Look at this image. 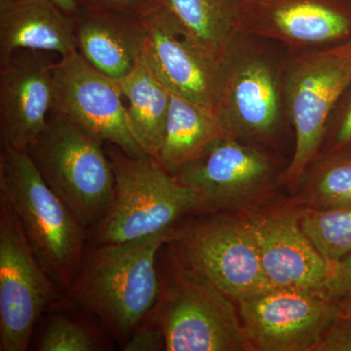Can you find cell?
I'll return each instance as SVG.
<instances>
[{
    "instance_id": "obj_1",
    "label": "cell",
    "mask_w": 351,
    "mask_h": 351,
    "mask_svg": "<svg viewBox=\"0 0 351 351\" xmlns=\"http://www.w3.org/2000/svg\"><path fill=\"white\" fill-rule=\"evenodd\" d=\"M170 230L124 243L87 245L64 299L98 321L121 348L157 301V258Z\"/></svg>"
},
{
    "instance_id": "obj_2",
    "label": "cell",
    "mask_w": 351,
    "mask_h": 351,
    "mask_svg": "<svg viewBox=\"0 0 351 351\" xmlns=\"http://www.w3.org/2000/svg\"><path fill=\"white\" fill-rule=\"evenodd\" d=\"M0 193L43 269L64 293L82 265L88 230L43 181L27 151L1 147Z\"/></svg>"
},
{
    "instance_id": "obj_3",
    "label": "cell",
    "mask_w": 351,
    "mask_h": 351,
    "mask_svg": "<svg viewBox=\"0 0 351 351\" xmlns=\"http://www.w3.org/2000/svg\"><path fill=\"white\" fill-rule=\"evenodd\" d=\"M267 40L240 32L219 58L221 77L216 117L226 136L269 147L287 119L284 61Z\"/></svg>"
},
{
    "instance_id": "obj_4",
    "label": "cell",
    "mask_w": 351,
    "mask_h": 351,
    "mask_svg": "<svg viewBox=\"0 0 351 351\" xmlns=\"http://www.w3.org/2000/svg\"><path fill=\"white\" fill-rule=\"evenodd\" d=\"M115 177L107 213L88 230V245L124 243L167 232L199 215L195 193L180 184L151 156H131L106 143Z\"/></svg>"
},
{
    "instance_id": "obj_5",
    "label": "cell",
    "mask_w": 351,
    "mask_h": 351,
    "mask_svg": "<svg viewBox=\"0 0 351 351\" xmlns=\"http://www.w3.org/2000/svg\"><path fill=\"white\" fill-rule=\"evenodd\" d=\"M157 269L159 293L152 313L165 351H253L237 304L186 269L166 244Z\"/></svg>"
},
{
    "instance_id": "obj_6",
    "label": "cell",
    "mask_w": 351,
    "mask_h": 351,
    "mask_svg": "<svg viewBox=\"0 0 351 351\" xmlns=\"http://www.w3.org/2000/svg\"><path fill=\"white\" fill-rule=\"evenodd\" d=\"M284 103L295 133L292 159L282 176L289 195L319 154L330 115L351 85V39L314 49L288 51Z\"/></svg>"
},
{
    "instance_id": "obj_7",
    "label": "cell",
    "mask_w": 351,
    "mask_h": 351,
    "mask_svg": "<svg viewBox=\"0 0 351 351\" xmlns=\"http://www.w3.org/2000/svg\"><path fill=\"white\" fill-rule=\"evenodd\" d=\"M105 142L50 113L47 125L27 152L55 195L89 230L110 206L115 177Z\"/></svg>"
},
{
    "instance_id": "obj_8",
    "label": "cell",
    "mask_w": 351,
    "mask_h": 351,
    "mask_svg": "<svg viewBox=\"0 0 351 351\" xmlns=\"http://www.w3.org/2000/svg\"><path fill=\"white\" fill-rule=\"evenodd\" d=\"M166 246L186 269L237 304L274 289L242 214L195 215L171 228Z\"/></svg>"
},
{
    "instance_id": "obj_9",
    "label": "cell",
    "mask_w": 351,
    "mask_h": 351,
    "mask_svg": "<svg viewBox=\"0 0 351 351\" xmlns=\"http://www.w3.org/2000/svg\"><path fill=\"white\" fill-rule=\"evenodd\" d=\"M285 168L265 147L223 135L171 175L195 193L199 215L239 214L280 195Z\"/></svg>"
},
{
    "instance_id": "obj_10",
    "label": "cell",
    "mask_w": 351,
    "mask_h": 351,
    "mask_svg": "<svg viewBox=\"0 0 351 351\" xmlns=\"http://www.w3.org/2000/svg\"><path fill=\"white\" fill-rule=\"evenodd\" d=\"M63 293L51 280L13 208L0 193V351H25L46 309Z\"/></svg>"
},
{
    "instance_id": "obj_11",
    "label": "cell",
    "mask_w": 351,
    "mask_h": 351,
    "mask_svg": "<svg viewBox=\"0 0 351 351\" xmlns=\"http://www.w3.org/2000/svg\"><path fill=\"white\" fill-rule=\"evenodd\" d=\"M304 210L292 195H278L240 214L250 226L263 274L272 287L326 295L332 265L304 232Z\"/></svg>"
},
{
    "instance_id": "obj_12",
    "label": "cell",
    "mask_w": 351,
    "mask_h": 351,
    "mask_svg": "<svg viewBox=\"0 0 351 351\" xmlns=\"http://www.w3.org/2000/svg\"><path fill=\"white\" fill-rule=\"evenodd\" d=\"M145 32V56L170 93L216 115L219 59L182 24L167 0L140 16Z\"/></svg>"
},
{
    "instance_id": "obj_13",
    "label": "cell",
    "mask_w": 351,
    "mask_h": 351,
    "mask_svg": "<svg viewBox=\"0 0 351 351\" xmlns=\"http://www.w3.org/2000/svg\"><path fill=\"white\" fill-rule=\"evenodd\" d=\"M50 113L89 132L131 156H145L132 133L127 107L117 82L95 69L78 51L53 66Z\"/></svg>"
},
{
    "instance_id": "obj_14",
    "label": "cell",
    "mask_w": 351,
    "mask_h": 351,
    "mask_svg": "<svg viewBox=\"0 0 351 351\" xmlns=\"http://www.w3.org/2000/svg\"><path fill=\"white\" fill-rule=\"evenodd\" d=\"M253 351H313L339 313L326 295L270 289L237 304Z\"/></svg>"
},
{
    "instance_id": "obj_15",
    "label": "cell",
    "mask_w": 351,
    "mask_h": 351,
    "mask_svg": "<svg viewBox=\"0 0 351 351\" xmlns=\"http://www.w3.org/2000/svg\"><path fill=\"white\" fill-rule=\"evenodd\" d=\"M240 32L283 44L288 51L336 45L351 39V2L244 0Z\"/></svg>"
},
{
    "instance_id": "obj_16",
    "label": "cell",
    "mask_w": 351,
    "mask_h": 351,
    "mask_svg": "<svg viewBox=\"0 0 351 351\" xmlns=\"http://www.w3.org/2000/svg\"><path fill=\"white\" fill-rule=\"evenodd\" d=\"M54 64L43 51L19 50L0 64L1 147L27 151L45 129L54 96Z\"/></svg>"
},
{
    "instance_id": "obj_17",
    "label": "cell",
    "mask_w": 351,
    "mask_h": 351,
    "mask_svg": "<svg viewBox=\"0 0 351 351\" xmlns=\"http://www.w3.org/2000/svg\"><path fill=\"white\" fill-rule=\"evenodd\" d=\"M75 19L78 52L95 69L114 80L133 71L145 52L140 16L80 7Z\"/></svg>"
},
{
    "instance_id": "obj_18",
    "label": "cell",
    "mask_w": 351,
    "mask_h": 351,
    "mask_svg": "<svg viewBox=\"0 0 351 351\" xmlns=\"http://www.w3.org/2000/svg\"><path fill=\"white\" fill-rule=\"evenodd\" d=\"M19 50L73 54L78 51L75 17L50 0H0V64Z\"/></svg>"
},
{
    "instance_id": "obj_19",
    "label": "cell",
    "mask_w": 351,
    "mask_h": 351,
    "mask_svg": "<svg viewBox=\"0 0 351 351\" xmlns=\"http://www.w3.org/2000/svg\"><path fill=\"white\" fill-rule=\"evenodd\" d=\"M128 101L132 133L145 154L156 158L162 145L171 95L143 54L129 75L115 80Z\"/></svg>"
},
{
    "instance_id": "obj_20",
    "label": "cell",
    "mask_w": 351,
    "mask_h": 351,
    "mask_svg": "<svg viewBox=\"0 0 351 351\" xmlns=\"http://www.w3.org/2000/svg\"><path fill=\"white\" fill-rule=\"evenodd\" d=\"M170 95L165 134L156 159L164 169L174 174L225 134L213 113L179 95Z\"/></svg>"
},
{
    "instance_id": "obj_21",
    "label": "cell",
    "mask_w": 351,
    "mask_h": 351,
    "mask_svg": "<svg viewBox=\"0 0 351 351\" xmlns=\"http://www.w3.org/2000/svg\"><path fill=\"white\" fill-rule=\"evenodd\" d=\"M182 24L217 58L240 32L244 0H167Z\"/></svg>"
},
{
    "instance_id": "obj_22",
    "label": "cell",
    "mask_w": 351,
    "mask_h": 351,
    "mask_svg": "<svg viewBox=\"0 0 351 351\" xmlns=\"http://www.w3.org/2000/svg\"><path fill=\"white\" fill-rule=\"evenodd\" d=\"M110 335L89 314L60 298L36 339L39 351H101L112 350Z\"/></svg>"
},
{
    "instance_id": "obj_23",
    "label": "cell",
    "mask_w": 351,
    "mask_h": 351,
    "mask_svg": "<svg viewBox=\"0 0 351 351\" xmlns=\"http://www.w3.org/2000/svg\"><path fill=\"white\" fill-rule=\"evenodd\" d=\"M290 195L307 209L351 204V154L316 157Z\"/></svg>"
},
{
    "instance_id": "obj_24",
    "label": "cell",
    "mask_w": 351,
    "mask_h": 351,
    "mask_svg": "<svg viewBox=\"0 0 351 351\" xmlns=\"http://www.w3.org/2000/svg\"><path fill=\"white\" fill-rule=\"evenodd\" d=\"M302 226L330 265L351 253V204L329 209L304 208Z\"/></svg>"
},
{
    "instance_id": "obj_25",
    "label": "cell",
    "mask_w": 351,
    "mask_h": 351,
    "mask_svg": "<svg viewBox=\"0 0 351 351\" xmlns=\"http://www.w3.org/2000/svg\"><path fill=\"white\" fill-rule=\"evenodd\" d=\"M351 154V85L334 108L318 156Z\"/></svg>"
},
{
    "instance_id": "obj_26",
    "label": "cell",
    "mask_w": 351,
    "mask_h": 351,
    "mask_svg": "<svg viewBox=\"0 0 351 351\" xmlns=\"http://www.w3.org/2000/svg\"><path fill=\"white\" fill-rule=\"evenodd\" d=\"M124 351H163L165 350V339L162 330L151 313L135 328L125 345Z\"/></svg>"
},
{
    "instance_id": "obj_27",
    "label": "cell",
    "mask_w": 351,
    "mask_h": 351,
    "mask_svg": "<svg viewBox=\"0 0 351 351\" xmlns=\"http://www.w3.org/2000/svg\"><path fill=\"white\" fill-rule=\"evenodd\" d=\"M313 351H351V316L339 311Z\"/></svg>"
},
{
    "instance_id": "obj_28",
    "label": "cell",
    "mask_w": 351,
    "mask_h": 351,
    "mask_svg": "<svg viewBox=\"0 0 351 351\" xmlns=\"http://www.w3.org/2000/svg\"><path fill=\"white\" fill-rule=\"evenodd\" d=\"M166 0H77L80 7L105 9L141 16L160 5Z\"/></svg>"
},
{
    "instance_id": "obj_29",
    "label": "cell",
    "mask_w": 351,
    "mask_h": 351,
    "mask_svg": "<svg viewBox=\"0 0 351 351\" xmlns=\"http://www.w3.org/2000/svg\"><path fill=\"white\" fill-rule=\"evenodd\" d=\"M325 294L335 301L351 294V253L332 265Z\"/></svg>"
},
{
    "instance_id": "obj_30",
    "label": "cell",
    "mask_w": 351,
    "mask_h": 351,
    "mask_svg": "<svg viewBox=\"0 0 351 351\" xmlns=\"http://www.w3.org/2000/svg\"><path fill=\"white\" fill-rule=\"evenodd\" d=\"M53 3L56 4L62 11L71 17H75L80 12V4L77 0H50Z\"/></svg>"
},
{
    "instance_id": "obj_31",
    "label": "cell",
    "mask_w": 351,
    "mask_h": 351,
    "mask_svg": "<svg viewBox=\"0 0 351 351\" xmlns=\"http://www.w3.org/2000/svg\"><path fill=\"white\" fill-rule=\"evenodd\" d=\"M339 311L351 316V294L343 295L337 300Z\"/></svg>"
},
{
    "instance_id": "obj_32",
    "label": "cell",
    "mask_w": 351,
    "mask_h": 351,
    "mask_svg": "<svg viewBox=\"0 0 351 351\" xmlns=\"http://www.w3.org/2000/svg\"><path fill=\"white\" fill-rule=\"evenodd\" d=\"M350 1L351 2V0H350Z\"/></svg>"
}]
</instances>
